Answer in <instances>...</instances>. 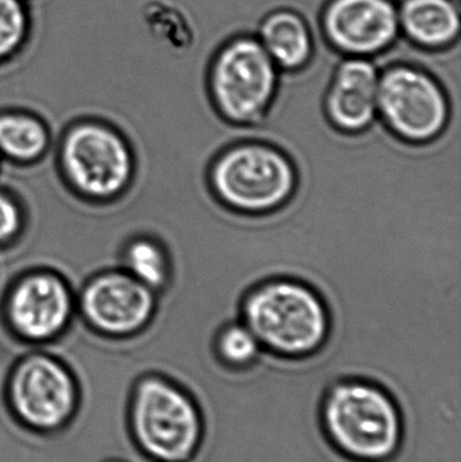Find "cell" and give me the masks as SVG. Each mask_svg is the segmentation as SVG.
<instances>
[{
    "label": "cell",
    "instance_id": "cell-11",
    "mask_svg": "<svg viewBox=\"0 0 461 462\" xmlns=\"http://www.w3.org/2000/svg\"><path fill=\"white\" fill-rule=\"evenodd\" d=\"M319 24L327 42L346 57L373 60L401 34L394 0H327Z\"/></svg>",
    "mask_w": 461,
    "mask_h": 462
},
{
    "label": "cell",
    "instance_id": "cell-15",
    "mask_svg": "<svg viewBox=\"0 0 461 462\" xmlns=\"http://www.w3.org/2000/svg\"><path fill=\"white\" fill-rule=\"evenodd\" d=\"M49 143L48 127L37 116L22 111L0 114V156L30 164L46 153Z\"/></svg>",
    "mask_w": 461,
    "mask_h": 462
},
{
    "label": "cell",
    "instance_id": "cell-10",
    "mask_svg": "<svg viewBox=\"0 0 461 462\" xmlns=\"http://www.w3.org/2000/svg\"><path fill=\"white\" fill-rule=\"evenodd\" d=\"M80 310L84 320L99 336L129 338L151 325L157 296L126 271L105 272L84 285Z\"/></svg>",
    "mask_w": 461,
    "mask_h": 462
},
{
    "label": "cell",
    "instance_id": "cell-5",
    "mask_svg": "<svg viewBox=\"0 0 461 462\" xmlns=\"http://www.w3.org/2000/svg\"><path fill=\"white\" fill-rule=\"evenodd\" d=\"M281 70L254 35L240 34L219 46L207 72V92L219 118L252 127L267 118L279 91Z\"/></svg>",
    "mask_w": 461,
    "mask_h": 462
},
{
    "label": "cell",
    "instance_id": "cell-19",
    "mask_svg": "<svg viewBox=\"0 0 461 462\" xmlns=\"http://www.w3.org/2000/svg\"><path fill=\"white\" fill-rule=\"evenodd\" d=\"M23 225V217L16 200L0 191V245L16 238Z\"/></svg>",
    "mask_w": 461,
    "mask_h": 462
},
{
    "label": "cell",
    "instance_id": "cell-21",
    "mask_svg": "<svg viewBox=\"0 0 461 462\" xmlns=\"http://www.w3.org/2000/svg\"><path fill=\"white\" fill-rule=\"evenodd\" d=\"M102 462H133V461L126 460V458H122V457H110V458H106V460H103Z\"/></svg>",
    "mask_w": 461,
    "mask_h": 462
},
{
    "label": "cell",
    "instance_id": "cell-7",
    "mask_svg": "<svg viewBox=\"0 0 461 462\" xmlns=\"http://www.w3.org/2000/svg\"><path fill=\"white\" fill-rule=\"evenodd\" d=\"M378 119L408 146L440 140L452 121V105L440 81L422 68L394 64L379 76Z\"/></svg>",
    "mask_w": 461,
    "mask_h": 462
},
{
    "label": "cell",
    "instance_id": "cell-8",
    "mask_svg": "<svg viewBox=\"0 0 461 462\" xmlns=\"http://www.w3.org/2000/svg\"><path fill=\"white\" fill-rule=\"evenodd\" d=\"M60 167L81 197L113 199L130 186L134 157L118 130L99 121L73 125L60 146Z\"/></svg>",
    "mask_w": 461,
    "mask_h": 462
},
{
    "label": "cell",
    "instance_id": "cell-12",
    "mask_svg": "<svg viewBox=\"0 0 461 462\" xmlns=\"http://www.w3.org/2000/svg\"><path fill=\"white\" fill-rule=\"evenodd\" d=\"M379 72L371 59L346 57L325 92L324 114L335 132L364 134L378 121Z\"/></svg>",
    "mask_w": 461,
    "mask_h": 462
},
{
    "label": "cell",
    "instance_id": "cell-6",
    "mask_svg": "<svg viewBox=\"0 0 461 462\" xmlns=\"http://www.w3.org/2000/svg\"><path fill=\"white\" fill-rule=\"evenodd\" d=\"M5 404L14 420L35 433L64 429L78 412L80 387L72 368L46 350L16 357L5 383Z\"/></svg>",
    "mask_w": 461,
    "mask_h": 462
},
{
    "label": "cell",
    "instance_id": "cell-16",
    "mask_svg": "<svg viewBox=\"0 0 461 462\" xmlns=\"http://www.w3.org/2000/svg\"><path fill=\"white\" fill-rule=\"evenodd\" d=\"M124 271L154 292L170 284L172 263L170 253L159 239L137 236L124 250Z\"/></svg>",
    "mask_w": 461,
    "mask_h": 462
},
{
    "label": "cell",
    "instance_id": "cell-13",
    "mask_svg": "<svg viewBox=\"0 0 461 462\" xmlns=\"http://www.w3.org/2000/svg\"><path fill=\"white\" fill-rule=\"evenodd\" d=\"M256 37L281 72H300L313 59V32L297 11H271L260 22Z\"/></svg>",
    "mask_w": 461,
    "mask_h": 462
},
{
    "label": "cell",
    "instance_id": "cell-18",
    "mask_svg": "<svg viewBox=\"0 0 461 462\" xmlns=\"http://www.w3.org/2000/svg\"><path fill=\"white\" fill-rule=\"evenodd\" d=\"M32 32L24 0H0V64L23 49Z\"/></svg>",
    "mask_w": 461,
    "mask_h": 462
},
{
    "label": "cell",
    "instance_id": "cell-4",
    "mask_svg": "<svg viewBox=\"0 0 461 462\" xmlns=\"http://www.w3.org/2000/svg\"><path fill=\"white\" fill-rule=\"evenodd\" d=\"M127 429L138 452L151 462H189L205 436L202 411L191 393L154 371L133 384Z\"/></svg>",
    "mask_w": 461,
    "mask_h": 462
},
{
    "label": "cell",
    "instance_id": "cell-9",
    "mask_svg": "<svg viewBox=\"0 0 461 462\" xmlns=\"http://www.w3.org/2000/svg\"><path fill=\"white\" fill-rule=\"evenodd\" d=\"M73 309L72 291L60 274L30 272L13 285L5 299V322L16 338L38 346L67 330Z\"/></svg>",
    "mask_w": 461,
    "mask_h": 462
},
{
    "label": "cell",
    "instance_id": "cell-1",
    "mask_svg": "<svg viewBox=\"0 0 461 462\" xmlns=\"http://www.w3.org/2000/svg\"><path fill=\"white\" fill-rule=\"evenodd\" d=\"M240 319L263 352L283 360L313 357L332 334L327 301L313 285L295 277H272L252 285L241 299Z\"/></svg>",
    "mask_w": 461,
    "mask_h": 462
},
{
    "label": "cell",
    "instance_id": "cell-3",
    "mask_svg": "<svg viewBox=\"0 0 461 462\" xmlns=\"http://www.w3.org/2000/svg\"><path fill=\"white\" fill-rule=\"evenodd\" d=\"M206 181L225 210L260 218L289 206L300 189V172L283 149L249 140L230 143L217 153Z\"/></svg>",
    "mask_w": 461,
    "mask_h": 462
},
{
    "label": "cell",
    "instance_id": "cell-2",
    "mask_svg": "<svg viewBox=\"0 0 461 462\" xmlns=\"http://www.w3.org/2000/svg\"><path fill=\"white\" fill-rule=\"evenodd\" d=\"M329 444L354 462H387L405 436L402 412L389 391L364 379L333 383L319 410Z\"/></svg>",
    "mask_w": 461,
    "mask_h": 462
},
{
    "label": "cell",
    "instance_id": "cell-20",
    "mask_svg": "<svg viewBox=\"0 0 461 462\" xmlns=\"http://www.w3.org/2000/svg\"><path fill=\"white\" fill-rule=\"evenodd\" d=\"M10 426H21V425H19V423H16V422H8L7 425L5 426V428L0 429V434H2L3 431H5V429L10 428ZM22 428H23V426H22ZM54 433H61L62 436L67 437V439H69L70 444H72L73 447L76 448V450H78V453H81V455H83L84 457H86L87 460H88L89 462H95V460H92V458L89 457L88 455H86V453H84L83 450H81L80 448H78V445L75 444V441H73V439H70L69 434H67V433H65V431H62V430L54 431Z\"/></svg>",
    "mask_w": 461,
    "mask_h": 462
},
{
    "label": "cell",
    "instance_id": "cell-22",
    "mask_svg": "<svg viewBox=\"0 0 461 462\" xmlns=\"http://www.w3.org/2000/svg\"><path fill=\"white\" fill-rule=\"evenodd\" d=\"M24 2H26V0H24Z\"/></svg>",
    "mask_w": 461,
    "mask_h": 462
},
{
    "label": "cell",
    "instance_id": "cell-14",
    "mask_svg": "<svg viewBox=\"0 0 461 462\" xmlns=\"http://www.w3.org/2000/svg\"><path fill=\"white\" fill-rule=\"evenodd\" d=\"M400 32L425 51H443L460 35L457 0H402L398 5Z\"/></svg>",
    "mask_w": 461,
    "mask_h": 462
},
{
    "label": "cell",
    "instance_id": "cell-17",
    "mask_svg": "<svg viewBox=\"0 0 461 462\" xmlns=\"http://www.w3.org/2000/svg\"><path fill=\"white\" fill-rule=\"evenodd\" d=\"M214 356L224 366L235 371L254 365L263 353L251 328L243 320L225 323L213 338Z\"/></svg>",
    "mask_w": 461,
    "mask_h": 462
}]
</instances>
